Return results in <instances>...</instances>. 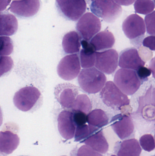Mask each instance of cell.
Masks as SVG:
<instances>
[{
    "label": "cell",
    "mask_w": 155,
    "mask_h": 156,
    "mask_svg": "<svg viewBox=\"0 0 155 156\" xmlns=\"http://www.w3.org/2000/svg\"><path fill=\"white\" fill-rule=\"evenodd\" d=\"M106 81L104 73L93 67L82 69L78 77L81 89L89 94H96L102 90Z\"/></svg>",
    "instance_id": "obj_1"
},
{
    "label": "cell",
    "mask_w": 155,
    "mask_h": 156,
    "mask_svg": "<svg viewBox=\"0 0 155 156\" xmlns=\"http://www.w3.org/2000/svg\"><path fill=\"white\" fill-rule=\"evenodd\" d=\"M104 103L115 110L122 111L130 105V100L114 83L111 81L106 82L100 94Z\"/></svg>",
    "instance_id": "obj_2"
},
{
    "label": "cell",
    "mask_w": 155,
    "mask_h": 156,
    "mask_svg": "<svg viewBox=\"0 0 155 156\" xmlns=\"http://www.w3.org/2000/svg\"><path fill=\"white\" fill-rule=\"evenodd\" d=\"M146 27L143 19L136 14H133L125 19L122 28L126 36L130 39L132 44L138 47L143 43Z\"/></svg>",
    "instance_id": "obj_3"
},
{
    "label": "cell",
    "mask_w": 155,
    "mask_h": 156,
    "mask_svg": "<svg viewBox=\"0 0 155 156\" xmlns=\"http://www.w3.org/2000/svg\"><path fill=\"white\" fill-rule=\"evenodd\" d=\"M41 92L34 86H25L17 91L13 97L15 107L22 112H27L36 107L42 101Z\"/></svg>",
    "instance_id": "obj_4"
},
{
    "label": "cell",
    "mask_w": 155,
    "mask_h": 156,
    "mask_svg": "<svg viewBox=\"0 0 155 156\" xmlns=\"http://www.w3.org/2000/svg\"><path fill=\"white\" fill-rule=\"evenodd\" d=\"M90 1V9L93 13L107 23H113L122 14V7L113 0Z\"/></svg>",
    "instance_id": "obj_5"
},
{
    "label": "cell",
    "mask_w": 155,
    "mask_h": 156,
    "mask_svg": "<svg viewBox=\"0 0 155 156\" xmlns=\"http://www.w3.org/2000/svg\"><path fill=\"white\" fill-rule=\"evenodd\" d=\"M114 82L125 94H134L141 86V81L136 72L132 69H120L115 74Z\"/></svg>",
    "instance_id": "obj_6"
},
{
    "label": "cell",
    "mask_w": 155,
    "mask_h": 156,
    "mask_svg": "<svg viewBox=\"0 0 155 156\" xmlns=\"http://www.w3.org/2000/svg\"><path fill=\"white\" fill-rule=\"evenodd\" d=\"M56 5L59 13L66 19L76 21L85 12V0H56Z\"/></svg>",
    "instance_id": "obj_7"
},
{
    "label": "cell",
    "mask_w": 155,
    "mask_h": 156,
    "mask_svg": "<svg viewBox=\"0 0 155 156\" xmlns=\"http://www.w3.org/2000/svg\"><path fill=\"white\" fill-rule=\"evenodd\" d=\"M100 19L91 12L85 14L79 19L76 28L84 40L89 41L101 30Z\"/></svg>",
    "instance_id": "obj_8"
},
{
    "label": "cell",
    "mask_w": 155,
    "mask_h": 156,
    "mask_svg": "<svg viewBox=\"0 0 155 156\" xmlns=\"http://www.w3.org/2000/svg\"><path fill=\"white\" fill-rule=\"evenodd\" d=\"M79 57L76 54L68 55L63 58L57 66V74L65 80H72L79 75L81 70Z\"/></svg>",
    "instance_id": "obj_9"
},
{
    "label": "cell",
    "mask_w": 155,
    "mask_h": 156,
    "mask_svg": "<svg viewBox=\"0 0 155 156\" xmlns=\"http://www.w3.org/2000/svg\"><path fill=\"white\" fill-rule=\"evenodd\" d=\"M118 53L114 49L96 52L95 67L103 73L107 75L113 74L118 67Z\"/></svg>",
    "instance_id": "obj_10"
},
{
    "label": "cell",
    "mask_w": 155,
    "mask_h": 156,
    "mask_svg": "<svg viewBox=\"0 0 155 156\" xmlns=\"http://www.w3.org/2000/svg\"><path fill=\"white\" fill-rule=\"evenodd\" d=\"M110 123L114 132L121 140L128 139L134 136V125L128 115H116L112 118Z\"/></svg>",
    "instance_id": "obj_11"
},
{
    "label": "cell",
    "mask_w": 155,
    "mask_h": 156,
    "mask_svg": "<svg viewBox=\"0 0 155 156\" xmlns=\"http://www.w3.org/2000/svg\"><path fill=\"white\" fill-rule=\"evenodd\" d=\"M78 93V87L70 83H60L54 89L56 99L64 109L72 108Z\"/></svg>",
    "instance_id": "obj_12"
},
{
    "label": "cell",
    "mask_w": 155,
    "mask_h": 156,
    "mask_svg": "<svg viewBox=\"0 0 155 156\" xmlns=\"http://www.w3.org/2000/svg\"><path fill=\"white\" fill-rule=\"evenodd\" d=\"M40 6V0H13L9 9L18 17L29 18L37 14Z\"/></svg>",
    "instance_id": "obj_13"
},
{
    "label": "cell",
    "mask_w": 155,
    "mask_h": 156,
    "mask_svg": "<svg viewBox=\"0 0 155 156\" xmlns=\"http://www.w3.org/2000/svg\"><path fill=\"white\" fill-rule=\"evenodd\" d=\"M145 65V62L141 58L138 50L135 48L124 49L119 54V66L121 68L136 71Z\"/></svg>",
    "instance_id": "obj_14"
},
{
    "label": "cell",
    "mask_w": 155,
    "mask_h": 156,
    "mask_svg": "<svg viewBox=\"0 0 155 156\" xmlns=\"http://www.w3.org/2000/svg\"><path fill=\"white\" fill-rule=\"evenodd\" d=\"M57 122L58 131L63 138L70 140L75 136L76 126L74 121L72 111H62L58 115Z\"/></svg>",
    "instance_id": "obj_15"
},
{
    "label": "cell",
    "mask_w": 155,
    "mask_h": 156,
    "mask_svg": "<svg viewBox=\"0 0 155 156\" xmlns=\"http://www.w3.org/2000/svg\"><path fill=\"white\" fill-rule=\"evenodd\" d=\"M142 151L139 142L135 138L117 142L114 147L117 156H140Z\"/></svg>",
    "instance_id": "obj_16"
},
{
    "label": "cell",
    "mask_w": 155,
    "mask_h": 156,
    "mask_svg": "<svg viewBox=\"0 0 155 156\" xmlns=\"http://www.w3.org/2000/svg\"><path fill=\"white\" fill-rule=\"evenodd\" d=\"M20 138L17 135L11 131L1 132L0 151L1 154L6 155L12 154L18 147Z\"/></svg>",
    "instance_id": "obj_17"
},
{
    "label": "cell",
    "mask_w": 155,
    "mask_h": 156,
    "mask_svg": "<svg viewBox=\"0 0 155 156\" xmlns=\"http://www.w3.org/2000/svg\"><path fill=\"white\" fill-rule=\"evenodd\" d=\"M83 143L100 154H106L109 149L108 142L100 129L94 132Z\"/></svg>",
    "instance_id": "obj_18"
},
{
    "label": "cell",
    "mask_w": 155,
    "mask_h": 156,
    "mask_svg": "<svg viewBox=\"0 0 155 156\" xmlns=\"http://www.w3.org/2000/svg\"><path fill=\"white\" fill-rule=\"evenodd\" d=\"M96 51H104L112 48L115 43V38L113 33L104 31L96 34L90 41Z\"/></svg>",
    "instance_id": "obj_19"
},
{
    "label": "cell",
    "mask_w": 155,
    "mask_h": 156,
    "mask_svg": "<svg viewBox=\"0 0 155 156\" xmlns=\"http://www.w3.org/2000/svg\"><path fill=\"white\" fill-rule=\"evenodd\" d=\"M83 49L80 54L81 66L84 69L92 68L95 65L96 52L90 42L85 40L81 42Z\"/></svg>",
    "instance_id": "obj_20"
},
{
    "label": "cell",
    "mask_w": 155,
    "mask_h": 156,
    "mask_svg": "<svg viewBox=\"0 0 155 156\" xmlns=\"http://www.w3.org/2000/svg\"><path fill=\"white\" fill-rule=\"evenodd\" d=\"M18 29V22L13 15L9 13H1L0 16V35L9 36L15 34Z\"/></svg>",
    "instance_id": "obj_21"
},
{
    "label": "cell",
    "mask_w": 155,
    "mask_h": 156,
    "mask_svg": "<svg viewBox=\"0 0 155 156\" xmlns=\"http://www.w3.org/2000/svg\"><path fill=\"white\" fill-rule=\"evenodd\" d=\"M81 37L76 31H71L65 35L62 45L66 54H73L80 51L81 45Z\"/></svg>",
    "instance_id": "obj_22"
},
{
    "label": "cell",
    "mask_w": 155,
    "mask_h": 156,
    "mask_svg": "<svg viewBox=\"0 0 155 156\" xmlns=\"http://www.w3.org/2000/svg\"><path fill=\"white\" fill-rule=\"evenodd\" d=\"M109 118L105 112L101 109H95L87 115V123L89 125L100 128L107 125Z\"/></svg>",
    "instance_id": "obj_23"
},
{
    "label": "cell",
    "mask_w": 155,
    "mask_h": 156,
    "mask_svg": "<svg viewBox=\"0 0 155 156\" xmlns=\"http://www.w3.org/2000/svg\"><path fill=\"white\" fill-rule=\"evenodd\" d=\"M92 109V104L91 100L86 94L78 95L76 99L72 111L74 112H82L88 115Z\"/></svg>",
    "instance_id": "obj_24"
},
{
    "label": "cell",
    "mask_w": 155,
    "mask_h": 156,
    "mask_svg": "<svg viewBox=\"0 0 155 156\" xmlns=\"http://www.w3.org/2000/svg\"><path fill=\"white\" fill-rule=\"evenodd\" d=\"M98 129L99 128L89 125L85 124L81 126H76L75 134V141L83 143L86 139Z\"/></svg>",
    "instance_id": "obj_25"
},
{
    "label": "cell",
    "mask_w": 155,
    "mask_h": 156,
    "mask_svg": "<svg viewBox=\"0 0 155 156\" xmlns=\"http://www.w3.org/2000/svg\"><path fill=\"white\" fill-rule=\"evenodd\" d=\"M134 6L136 13L143 15L151 13L155 7L152 0H136Z\"/></svg>",
    "instance_id": "obj_26"
},
{
    "label": "cell",
    "mask_w": 155,
    "mask_h": 156,
    "mask_svg": "<svg viewBox=\"0 0 155 156\" xmlns=\"http://www.w3.org/2000/svg\"><path fill=\"white\" fill-rule=\"evenodd\" d=\"M139 143L142 148L147 152H150L155 149V138L152 135L146 134L140 137Z\"/></svg>",
    "instance_id": "obj_27"
},
{
    "label": "cell",
    "mask_w": 155,
    "mask_h": 156,
    "mask_svg": "<svg viewBox=\"0 0 155 156\" xmlns=\"http://www.w3.org/2000/svg\"><path fill=\"white\" fill-rule=\"evenodd\" d=\"M1 43L0 55L1 56L11 55L13 51V44L11 38L7 36H1Z\"/></svg>",
    "instance_id": "obj_28"
},
{
    "label": "cell",
    "mask_w": 155,
    "mask_h": 156,
    "mask_svg": "<svg viewBox=\"0 0 155 156\" xmlns=\"http://www.w3.org/2000/svg\"><path fill=\"white\" fill-rule=\"evenodd\" d=\"M145 23L147 34L155 36V11L145 16Z\"/></svg>",
    "instance_id": "obj_29"
},
{
    "label": "cell",
    "mask_w": 155,
    "mask_h": 156,
    "mask_svg": "<svg viewBox=\"0 0 155 156\" xmlns=\"http://www.w3.org/2000/svg\"><path fill=\"white\" fill-rule=\"evenodd\" d=\"M1 76L10 71L13 66V61L12 58L8 56L1 57Z\"/></svg>",
    "instance_id": "obj_30"
},
{
    "label": "cell",
    "mask_w": 155,
    "mask_h": 156,
    "mask_svg": "<svg viewBox=\"0 0 155 156\" xmlns=\"http://www.w3.org/2000/svg\"><path fill=\"white\" fill-rule=\"evenodd\" d=\"M76 156H103L88 145H83L78 148Z\"/></svg>",
    "instance_id": "obj_31"
},
{
    "label": "cell",
    "mask_w": 155,
    "mask_h": 156,
    "mask_svg": "<svg viewBox=\"0 0 155 156\" xmlns=\"http://www.w3.org/2000/svg\"><path fill=\"white\" fill-rule=\"evenodd\" d=\"M72 112L73 113L74 121L76 126L84 125L87 122V115L82 112L74 111H72Z\"/></svg>",
    "instance_id": "obj_32"
},
{
    "label": "cell",
    "mask_w": 155,
    "mask_h": 156,
    "mask_svg": "<svg viewBox=\"0 0 155 156\" xmlns=\"http://www.w3.org/2000/svg\"><path fill=\"white\" fill-rule=\"evenodd\" d=\"M137 76L139 80L141 81V83H143L144 82L148 80V77L152 74V71L149 68L143 66L140 68L136 71Z\"/></svg>",
    "instance_id": "obj_33"
},
{
    "label": "cell",
    "mask_w": 155,
    "mask_h": 156,
    "mask_svg": "<svg viewBox=\"0 0 155 156\" xmlns=\"http://www.w3.org/2000/svg\"><path fill=\"white\" fill-rule=\"evenodd\" d=\"M143 46L149 48L152 51H155V36L151 35L143 40Z\"/></svg>",
    "instance_id": "obj_34"
},
{
    "label": "cell",
    "mask_w": 155,
    "mask_h": 156,
    "mask_svg": "<svg viewBox=\"0 0 155 156\" xmlns=\"http://www.w3.org/2000/svg\"><path fill=\"white\" fill-rule=\"evenodd\" d=\"M117 4L120 5H128L133 4L136 0H113Z\"/></svg>",
    "instance_id": "obj_35"
},
{
    "label": "cell",
    "mask_w": 155,
    "mask_h": 156,
    "mask_svg": "<svg viewBox=\"0 0 155 156\" xmlns=\"http://www.w3.org/2000/svg\"><path fill=\"white\" fill-rule=\"evenodd\" d=\"M12 0H1L0 2V10L3 11L6 9L7 6L10 4Z\"/></svg>",
    "instance_id": "obj_36"
},
{
    "label": "cell",
    "mask_w": 155,
    "mask_h": 156,
    "mask_svg": "<svg viewBox=\"0 0 155 156\" xmlns=\"http://www.w3.org/2000/svg\"><path fill=\"white\" fill-rule=\"evenodd\" d=\"M149 69L152 71L153 77L154 78L155 80V56L150 61L149 65Z\"/></svg>",
    "instance_id": "obj_37"
},
{
    "label": "cell",
    "mask_w": 155,
    "mask_h": 156,
    "mask_svg": "<svg viewBox=\"0 0 155 156\" xmlns=\"http://www.w3.org/2000/svg\"><path fill=\"white\" fill-rule=\"evenodd\" d=\"M153 2L154 3L155 6V0H153Z\"/></svg>",
    "instance_id": "obj_38"
},
{
    "label": "cell",
    "mask_w": 155,
    "mask_h": 156,
    "mask_svg": "<svg viewBox=\"0 0 155 156\" xmlns=\"http://www.w3.org/2000/svg\"><path fill=\"white\" fill-rule=\"evenodd\" d=\"M111 156H116V155H112Z\"/></svg>",
    "instance_id": "obj_39"
},
{
    "label": "cell",
    "mask_w": 155,
    "mask_h": 156,
    "mask_svg": "<svg viewBox=\"0 0 155 156\" xmlns=\"http://www.w3.org/2000/svg\"><path fill=\"white\" fill-rule=\"evenodd\" d=\"M154 138H155V134H154Z\"/></svg>",
    "instance_id": "obj_40"
},
{
    "label": "cell",
    "mask_w": 155,
    "mask_h": 156,
    "mask_svg": "<svg viewBox=\"0 0 155 156\" xmlns=\"http://www.w3.org/2000/svg\"><path fill=\"white\" fill-rule=\"evenodd\" d=\"M152 156H155V154L154 155Z\"/></svg>",
    "instance_id": "obj_41"
},
{
    "label": "cell",
    "mask_w": 155,
    "mask_h": 156,
    "mask_svg": "<svg viewBox=\"0 0 155 156\" xmlns=\"http://www.w3.org/2000/svg\"></svg>",
    "instance_id": "obj_42"
},
{
    "label": "cell",
    "mask_w": 155,
    "mask_h": 156,
    "mask_svg": "<svg viewBox=\"0 0 155 156\" xmlns=\"http://www.w3.org/2000/svg\"></svg>",
    "instance_id": "obj_43"
}]
</instances>
